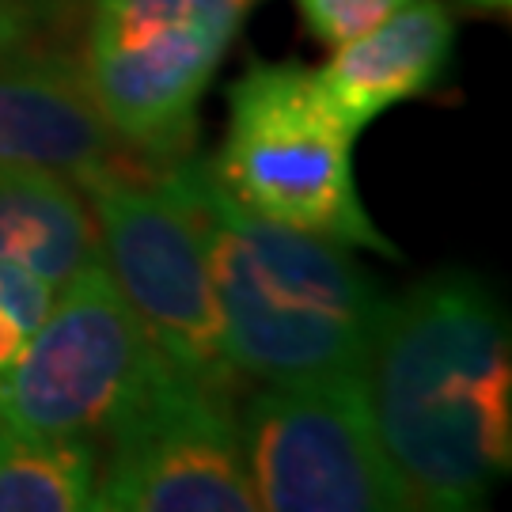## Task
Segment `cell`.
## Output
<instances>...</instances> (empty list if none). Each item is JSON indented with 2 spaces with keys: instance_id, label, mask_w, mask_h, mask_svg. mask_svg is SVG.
I'll return each instance as SVG.
<instances>
[{
  "instance_id": "1",
  "label": "cell",
  "mask_w": 512,
  "mask_h": 512,
  "mask_svg": "<svg viewBox=\"0 0 512 512\" xmlns=\"http://www.w3.org/2000/svg\"><path fill=\"white\" fill-rule=\"evenodd\" d=\"M361 380L414 509H478L509 475V323L478 277H425L387 300Z\"/></svg>"
},
{
  "instance_id": "2",
  "label": "cell",
  "mask_w": 512,
  "mask_h": 512,
  "mask_svg": "<svg viewBox=\"0 0 512 512\" xmlns=\"http://www.w3.org/2000/svg\"><path fill=\"white\" fill-rule=\"evenodd\" d=\"M202 224L224 357L239 380L365 376L387 296L349 247L236 205L205 160L167 164Z\"/></svg>"
},
{
  "instance_id": "3",
  "label": "cell",
  "mask_w": 512,
  "mask_h": 512,
  "mask_svg": "<svg viewBox=\"0 0 512 512\" xmlns=\"http://www.w3.org/2000/svg\"><path fill=\"white\" fill-rule=\"evenodd\" d=\"M353 145L357 133L327 103L315 69L255 61L228 88V133L209 171L255 217L399 258L361 202Z\"/></svg>"
},
{
  "instance_id": "4",
  "label": "cell",
  "mask_w": 512,
  "mask_h": 512,
  "mask_svg": "<svg viewBox=\"0 0 512 512\" xmlns=\"http://www.w3.org/2000/svg\"><path fill=\"white\" fill-rule=\"evenodd\" d=\"M251 0H88L76 65L122 148L186 156L198 107Z\"/></svg>"
},
{
  "instance_id": "5",
  "label": "cell",
  "mask_w": 512,
  "mask_h": 512,
  "mask_svg": "<svg viewBox=\"0 0 512 512\" xmlns=\"http://www.w3.org/2000/svg\"><path fill=\"white\" fill-rule=\"evenodd\" d=\"M92 209L99 262L171 368L232 391L202 224L171 171L99 164L73 179Z\"/></svg>"
},
{
  "instance_id": "6",
  "label": "cell",
  "mask_w": 512,
  "mask_h": 512,
  "mask_svg": "<svg viewBox=\"0 0 512 512\" xmlns=\"http://www.w3.org/2000/svg\"><path fill=\"white\" fill-rule=\"evenodd\" d=\"M236 429L255 509H414L380 444L361 376L262 384L236 410Z\"/></svg>"
},
{
  "instance_id": "7",
  "label": "cell",
  "mask_w": 512,
  "mask_h": 512,
  "mask_svg": "<svg viewBox=\"0 0 512 512\" xmlns=\"http://www.w3.org/2000/svg\"><path fill=\"white\" fill-rule=\"evenodd\" d=\"M92 509L103 512H251L232 391L202 384L167 361L148 372L103 429Z\"/></svg>"
},
{
  "instance_id": "8",
  "label": "cell",
  "mask_w": 512,
  "mask_h": 512,
  "mask_svg": "<svg viewBox=\"0 0 512 512\" xmlns=\"http://www.w3.org/2000/svg\"><path fill=\"white\" fill-rule=\"evenodd\" d=\"M160 361L103 262L92 258L57 289L16 365L0 376V425L92 440Z\"/></svg>"
},
{
  "instance_id": "9",
  "label": "cell",
  "mask_w": 512,
  "mask_h": 512,
  "mask_svg": "<svg viewBox=\"0 0 512 512\" xmlns=\"http://www.w3.org/2000/svg\"><path fill=\"white\" fill-rule=\"evenodd\" d=\"M122 141L88 95L76 54L35 46L0 61V167H46L76 179L114 164Z\"/></svg>"
},
{
  "instance_id": "10",
  "label": "cell",
  "mask_w": 512,
  "mask_h": 512,
  "mask_svg": "<svg viewBox=\"0 0 512 512\" xmlns=\"http://www.w3.org/2000/svg\"><path fill=\"white\" fill-rule=\"evenodd\" d=\"M456 50V19L440 0H410L368 35L338 46L315 80L357 137L380 114L437 88Z\"/></svg>"
},
{
  "instance_id": "11",
  "label": "cell",
  "mask_w": 512,
  "mask_h": 512,
  "mask_svg": "<svg viewBox=\"0 0 512 512\" xmlns=\"http://www.w3.org/2000/svg\"><path fill=\"white\" fill-rule=\"evenodd\" d=\"M0 258L54 289L99 258L92 209L69 175L46 167H0Z\"/></svg>"
},
{
  "instance_id": "12",
  "label": "cell",
  "mask_w": 512,
  "mask_h": 512,
  "mask_svg": "<svg viewBox=\"0 0 512 512\" xmlns=\"http://www.w3.org/2000/svg\"><path fill=\"white\" fill-rule=\"evenodd\" d=\"M95 482V440L31 437L0 425V512H84Z\"/></svg>"
},
{
  "instance_id": "13",
  "label": "cell",
  "mask_w": 512,
  "mask_h": 512,
  "mask_svg": "<svg viewBox=\"0 0 512 512\" xmlns=\"http://www.w3.org/2000/svg\"><path fill=\"white\" fill-rule=\"evenodd\" d=\"M296 4L311 35L330 50H338L353 38L368 35L372 27H380L410 0H296Z\"/></svg>"
},
{
  "instance_id": "14",
  "label": "cell",
  "mask_w": 512,
  "mask_h": 512,
  "mask_svg": "<svg viewBox=\"0 0 512 512\" xmlns=\"http://www.w3.org/2000/svg\"><path fill=\"white\" fill-rule=\"evenodd\" d=\"M80 0H0V61L35 46H50V38L76 16Z\"/></svg>"
},
{
  "instance_id": "15",
  "label": "cell",
  "mask_w": 512,
  "mask_h": 512,
  "mask_svg": "<svg viewBox=\"0 0 512 512\" xmlns=\"http://www.w3.org/2000/svg\"><path fill=\"white\" fill-rule=\"evenodd\" d=\"M27 338H31V330L23 327L16 315H8V311L0 308V376L16 365V357L23 353Z\"/></svg>"
},
{
  "instance_id": "16",
  "label": "cell",
  "mask_w": 512,
  "mask_h": 512,
  "mask_svg": "<svg viewBox=\"0 0 512 512\" xmlns=\"http://www.w3.org/2000/svg\"><path fill=\"white\" fill-rule=\"evenodd\" d=\"M463 4L482 8V12H505V8H509V0H463Z\"/></svg>"
}]
</instances>
